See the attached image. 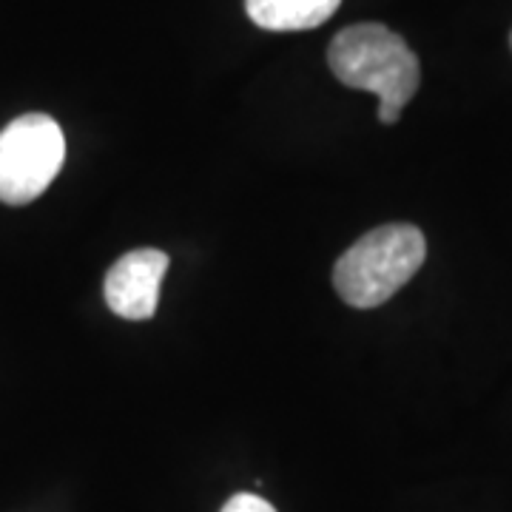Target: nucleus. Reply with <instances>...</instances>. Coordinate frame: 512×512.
I'll use <instances>...</instances> for the list:
<instances>
[{
    "label": "nucleus",
    "instance_id": "nucleus-1",
    "mask_svg": "<svg viewBox=\"0 0 512 512\" xmlns=\"http://www.w3.org/2000/svg\"><path fill=\"white\" fill-rule=\"evenodd\" d=\"M328 63L330 72L348 89L379 97V120L387 126L399 123L404 106L419 92V57L413 55L404 37L382 23L342 29L330 43Z\"/></svg>",
    "mask_w": 512,
    "mask_h": 512
},
{
    "label": "nucleus",
    "instance_id": "nucleus-2",
    "mask_svg": "<svg viewBox=\"0 0 512 512\" xmlns=\"http://www.w3.org/2000/svg\"><path fill=\"white\" fill-rule=\"evenodd\" d=\"M427 259V242L416 225L393 222L370 231L339 256L336 293L353 308H379L404 288Z\"/></svg>",
    "mask_w": 512,
    "mask_h": 512
},
{
    "label": "nucleus",
    "instance_id": "nucleus-3",
    "mask_svg": "<svg viewBox=\"0 0 512 512\" xmlns=\"http://www.w3.org/2000/svg\"><path fill=\"white\" fill-rule=\"evenodd\" d=\"M66 160L63 131L49 114H23L0 131V202H35Z\"/></svg>",
    "mask_w": 512,
    "mask_h": 512
},
{
    "label": "nucleus",
    "instance_id": "nucleus-4",
    "mask_svg": "<svg viewBox=\"0 0 512 512\" xmlns=\"http://www.w3.org/2000/svg\"><path fill=\"white\" fill-rule=\"evenodd\" d=\"M168 271V256L157 248H137L120 256L106 276V305L123 319L143 322L157 313L160 285Z\"/></svg>",
    "mask_w": 512,
    "mask_h": 512
},
{
    "label": "nucleus",
    "instance_id": "nucleus-5",
    "mask_svg": "<svg viewBox=\"0 0 512 512\" xmlns=\"http://www.w3.org/2000/svg\"><path fill=\"white\" fill-rule=\"evenodd\" d=\"M342 0H245L248 18L268 32L316 29L339 9Z\"/></svg>",
    "mask_w": 512,
    "mask_h": 512
},
{
    "label": "nucleus",
    "instance_id": "nucleus-6",
    "mask_svg": "<svg viewBox=\"0 0 512 512\" xmlns=\"http://www.w3.org/2000/svg\"><path fill=\"white\" fill-rule=\"evenodd\" d=\"M222 512H276L265 498H259V495H251V493H239L234 495Z\"/></svg>",
    "mask_w": 512,
    "mask_h": 512
},
{
    "label": "nucleus",
    "instance_id": "nucleus-7",
    "mask_svg": "<svg viewBox=\"0 0 512 512\" xmlns=\"http://www.w3.org/2000/svg\"><path fill=\"white\" fill-rule=\"evenodd\" d=\"M510 46H512V35H510Z\"/></svg>",
    "mask_w": 512,
    "mask_h": 512
}]
</instances>
